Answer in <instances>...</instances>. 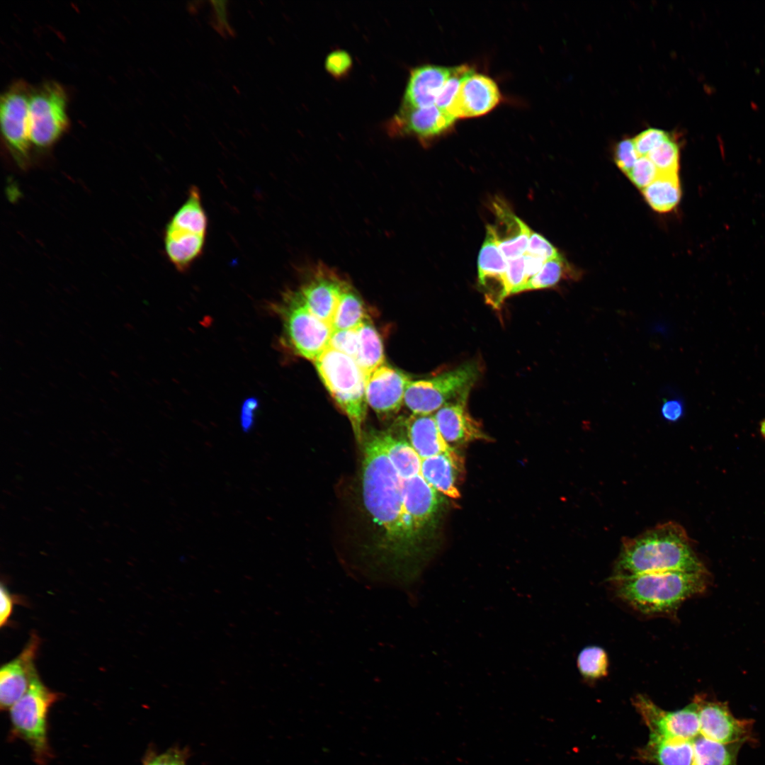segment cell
I'll return each instance as SVG.
<instances>
[{
    "instance_id": "cell-1",
    "label": "cell",
    "mask_w": 765,
    "mask_h": 765,
    "mask_svg": "<svg viewBox=\"0 0 765 765\" xmlns=\"http://www.w3.org/2000/svg\"><path fill=\"white\" fill-rule=\"evenodd\" d=\"M363 453L365 506L384 532L390 552L402 559L409 555L419 533L404 506L402 478L387 455L381 433L367 438Z\"/></svg>"
},
{
    "instance_id": "cell-2",
    "label": "cell",
    "mask_w": 765,
    "mask_h": 765,
    "mask_svg": "<svg viewBox=\"0 0 765 765\" xmlns=\"http://www.w3.org/2000/svg\"><path fill=\"white\" fill-rule=\"evenodd\" d=\"M665 571L708 572L680 524L668 521L635 537L622 539L612 576Z\"/></svg>"
},
{
    "instance_id": "cell-3",
    "label": "cell",
    "mask_w": 765,
    "mask_h": 765,
    "mask_svg": "<svg viewBox=\"0 0 765 765\" xmlns=\"http://www.w3.org/2000/svg\"><path fill=\"white\" fill-rule=\"evenodd\" d=\"M615 595L645 616L673 615L686 599L707 588L708 573L665 571L626 577L612 576Z\"/></svg>"
},
{
    "instance_id": "cell-4",
    "label": "cell",
    "mask_w": 765,
    "mask_h": 765,
    "mask_svg": "<svg viewBox=\"0 0 765 765\" xmlns=\"http://www.w3.org/2000/svg\"><path fill=\"white\" fill-rule=\"evenodd\" d=\"M314 363L324 386L347 416L360 442L368 405L364 373L354 359L329 347Z\"/></svg>"
},
{
    "instance_id": "cell-5",
    "label": "cell",
    "mask_w": 765,
    "mask_h": 765,
    "mask_svg": "<svg viewBox=\"0 0 765 765\" xmlns=\"http://www.w3.org/2000/svg\"><path fill=\"white\" fill-rule=\"evenodd\" d=\"M207 228L208 217L199 189L193 186L165 230L166 254L178 271H186L202 254Z\"/></svg>"
},
{
    "instance_id": "cell-6",
    "label": "cell",
    "mask_w": 765,
    "mask_h": 765,
    "mask_svg": "<svg viewBox=\"0 0 765 765\" xmlns=\"http://www.w3.org/2000/svg\"><path fill=\"white\" fill-rule=\"evenodd\" d=\"M480 374L479 365L469 362L429 379L411 380L405 390L404 404L412 414H431L470 392Z\"/></svg>"
},
{
    "instance_id": "cell-7",
    "label": "cell",
    "mask_w": 765,
    "mask_h": 765,
    "mask_svg": "<svg viewBox=\"0 0 765 765\" xmlns=\"http://www.w3.org/2000/svg\"><path fill=\"white\" fill-rule=\"evenodd\" d=\"M283 320L286 341L298 356L313 363L329 347L330 324L316 317L293 290L276 306Z\"/></svg>"
},
{
    "instance_id": "cell-8",
    "label": "cell",
    "mask_w": 765,
    "mask_h": 765,
    "mask_svg": "<svg viewBox=\"0 0 765 765\" xmlns=\"http://www.w3.org/2000/svg\"><path fill=\"white\" fill-rule=\"evenodd\" d=\"M67 95L63 86L48 81L31 88L29 98V126L31 145L49 147L67 130Z\"/></svg>"
},
{
    "instance_id": "cell-9",
    "label": "cell",
    "mask_w": 765,
    "mask_h": 765,
    "mask_svg": "<svg viewBox=\"0 0 765 765\" xmlns=\"http://www.w3.org/2000/svg\"><path fill=\"white\" fill-rule=\"evenodd\" d=\"M57 698V693L46 687L38 676L26 693L10 708L16 732L28 742L40 760L48 755L47 715Z\"/></svg>"
},
{
    "instance_id": "cell-10",
    "label": "cell",
    "mask_w": 765,
    "mask_h": 765,
    "mask_svg": "<svg viewBox=\"0 0 765 765\" xmlns=\"http://www.w3.org/2000/svg\"><path fill=\"white\" fill-rule=\"evenodd\" d=\"M31 88L17 81L2 94L0 122L6 146L18 162L28 159L31 146L29 126V98Z\"/></svg>"
},
{
    "instance_id": "cell-11",
    "label": "cell",
    "mask_w": 765,
    "mask_h": 765,
    "mask_svg": "<svg viewBox=\"0 0 765 765\" xmlns=\"http://www.w3.org/2000/svg\"><path fill=\"white\" fill-rule=\"evenodd\" d=\"M348 283L334 268L318 263L305 272L301 283L293 290L316 317L331 325L341 296Z\"/></svg>"
},
{
    "instance_id": "cell-12",
    "label": "cell",
    "mask_w": 765,
    "mask_h": 765,
    "mask_svg": "<svg viewBox=\"0 0 765 765\" xmlns=\"http://www.w3.org/2000/svg\"><path fill=\"white\" fill-rule=\"evenodd\" d=\"M633 704L651 735L681 740H693L700 735L698 706L695 698L686 707L667 711L648 697L639 694Z\"/></svg>"
},
{
    "instance_id": "cell-13",
    "label": "cell",
    "mask_w": 765,
    "mask_h": 765,
    "mask_svg": "<svg viewBox=\"0 0 765 765\" xmlns=\"http://www.w3.org/2000/svg\"><path fill=\"white\" fill-rule=\"evenodd\" d=\"M500 100L497 83L472 70L463 79L447 112L455 119L478 117L490 112Z\"/></svg>"
},
{
    "instance_id": "cell-14",
    "label": "cell",
    "mask_w": 765,
    "mask_h": 765,
    "mask_svg": "<svg viewBox=\"0 0 765 765\" xmlns=\"http://www.w3.org/2000/svg\"><path fill=\"white\" fill-rule=\"evenodd\" d=\"M694 698L698 706L700 735L722 743L749 740L752 721L735 718L725 703L700 696Z\"/></svg>"
},
{
    "instance_id": "cell-15",
    "label": "cell",
    "mask_w": 765,
    "mask_h": 765,
    "mask_svg": "<svg viewBox=\"0 0 765 765\" xmlns=\"http://www.w3.org/2000/svg\"><path fill=\"white\" fill-rule=\"evenodd\" d=\"M40 638L31 634L21 652L1 666L0 670V705L3 710L11 708L28 691L38 676L35 659Z\"/></svg>"
},
{
    "instance_id": "cell-16",
    "label": "cell",
    "mask_w": 765,
    "mask_h": 765,
    "mask_svg": "<svg viewBox=\"0 0 765 765\" xmlns=\"http://www.w3.org/2000/svg\"><path fill=\"white\" fill-rule=\"evenodd\" d=\"M469 394L465 393L448 402L434 415L442 436L452 447L475 441L490 440L481 424L472 417L468 410Z\"/></svg>"
},
{
    "instance_id": "cell-17",
    "label": "cell",
    "mask_w": 765,
    "mask_h": 765,
    "mask_svg": "<svg viewBox=\"0 0 765 765\" xmlns=\"http://www.w3.org/2000/svg\"><path fill=\"white\" fill-rule=\"evenodd\" d=\"M410 381L401 370L382 365L366 380L368 404L378 414L397 413L404 403L405 390Z\"/></svg>"
},
{
    "instance_id": "cell-18",
    "label": "cell",
    "mask_w": 765,
    "mask_h": 765,
    "mask_svg": "<svg viewBox=\"0 0 765 765\" xmlns=\"http://www.w3.org/2000/svg\"><path fill=\"white\" fill-rule=\"evenodd\" d=\"M455 120L436 105L422 108L402 106L393 118V124L401 133L412 134L426 140L446 132L453 127Z\"/></svg>"
},
{
    "instance_id": "cell-19",
    "label": "cell",
    "mask_w": 765,
    "mask_h": 765,
    "mask_svg": "<svg viewBox=\"0 0 765 765\" xmlns=\"http://www.w3.org/2000/svg\"><path fill=\"white\" fill-rule=\"evenodd\" d=\"M401 488L406 513L419 534L439 509L441 499L438 492L428 483L421 474L402 479Z\"/></svg>"
},
{
    "instance_id": "cell-20",
    "label": "cell",
    "mask_w": 765,
    "mask_h": 765,
    "mask_svg": "<svg viewBox=\"0 0 765 765\" xmlns=\"http://www.w3.org/2000/svg\"><path fill=\"white\" fill-rule=\"evenodd\" d=\"M496 224L491 229L502 254L511 260L525 254L532 231L499 200L494 203Z\"/></svg>"
},
{
    "instance_id": "cell-21",
    "label": "cell",
    "mask_w": 765,
    "mask_h": 765,
    "mask_svg": "<svg viewBox=\"0 0 765 765\" xmlns=\"http://www.w3.org/2000/svg\"><path fill=\"white\" fill-rule=\"evenodd\" d=\"M453 67L424 64L411 72L402 106L422 108L435 105Z\"/></svg>"
},
{
    "instance_id": "cell-22",
    "label": "cell",
    "mask_w": 765,
    "mask_h": 765,
    "mask_svg": "<svg viewBox=\"0 0 765 765\" xmlns=\"http://www.w3.org/2000/svg\"><path fill=\"white\" fill-rule=\"evenodd\" d=\"M405 425L409 443L421 459L453 450L442 436L434 415L412 414Z\"/></svg>"
},
{
    "instance_id": "cell-23",
    "label": "cell",
    "mask_w": 765,
    "mask_h": 765,
    "mask_svg": "<svg viewBox=\"0 0 765 765\" xmlns=\"http://www.w3.org/2000/svg\"><path fill=\"white\" fill-rule=\"evenodd\" d=\"M460 455L453 450L421 460V474L436 491L452 499L460 497L457 475L462 465Z\"/></svg>"
},
{
    "instance_id": "cell-24",
    "label": "cell",
    "mask_w": 765,
    "mask_h": 765,
    "mask_svg": "<svg viewBox=\"0 0 765 765\" xmlns=\"http://www.w3.org/2000/svg\"><path fill=\"white\" fill-rule=\"evenodd\" d=\"M693 740L669 739L650 734L647 744L638 754L640 759L657 765H692Z\"/></svg>"
},
{
    "instance_id": "cell-25",
    "label": "cell",
    "mask_w": 765,
    "mask_h": 765,
    "mask_svg": "<svg viewBox=\"0 0 765 765\" xmlns=\"http://www.w3.org/2000/svg\"><path fill=\"white\" fill-rule=\"evenodd\" d=\"M507 266L508 261L500 252L493 232L487 226L486 237L477 259L478 280L484 288L489 287L491 283L497 285L499 293L496 307L503 302L504 278Z\"/></svg>"
},
{
    "instance_id": "cell-26",
    "label": "cell",
    "mask_w": 765,
    "mask_h": 765,
    "mask_svg": "<svg viewBox=\"0 0 765 765\" xmlns=\"http://www.w3.org/2000/svg\"><path fill=\"white\" fill-rule=\"evenodd\" d=\"M358 348L356 362L365 375L366 380L376 369L384 365L383 344L376 329L366 319L358 328Z\"/></svg>"
},
{
    "instance_id": "cell-27",
    "label": "cell",
    "mask_w": 765,
    "mask_h": 765,
    "mask_svg": "<svg viewBox=\"0 0 765 765\" xmlns=\"http://www.w3.org/2000/svg\"><path fill=\"white\" fill-rule=\"evenodd\" d=\"M744 742L722 743L699 735L693 740L692 765H737V756Z\"/></svg>"
},
{
    "instance_id": "cell-28",
    "label": "cell",
    "mask_w": 765,
    "mask_h": 765,
    "mask_svg": "<svg viewBox=\"0 0 765 765\" xmlns=\"http://www.w3.org/2000/svg\"><path fill=\"white\" fill-rule=\"evenodd\" d=\"M649 205L659 212L673 210L681 198V187L678 174H659L647 187L642 190Z\"/></svg>"
},
{
    "instance_id": "cell-29",
    "label": "cell",
    "mask_w": 765,
    "mask_h": 765,
    "mask_svg": "<svg viewBox=\"0 0 765 765\" xmlns=\"http://www.w3.org/2000/svg\"><path fill=\"white\" fill-rule=\"evenodd\" d=\"M381 436L387 455L402 479L421 474L422 459L409 443L385 433Z\"/></svg>"
},
{
    "instance_id": "cell-30",
    "label": "cell",
    "mask_w": 765,
    "mask_h": 765,
    "mask_svg": "<svg viewBox=\"0 0 765 765\" xmlns=\"http://www.w3.org/2000/svg\"><path fill=\"white\" fill-rule=\"evenodd\" d=\"M368 318L361 297L349 283L341 296L334 315L331 324L332 330L356 329Z\"/></svg>"
},
{
    "instance_id": "cell-31",
    "label": "cell",
    "mask_w": 765,
    "mask_h": 765,
    "mask_svg": "<svg viewBox=\"0 0 765 765\" xmlns=\"http://www.w3.org/2000/svg\"><path fill=\"white\" fill-rule=\"evenodd\" d=\"M577 664L582 676L588 680H598L608 674V658L606 651L599 646H588L577 656Z\"/></svg>"
},
{
    "instance_id": "cell-32",
    "label": "cell",
    "mask_w": 765,
    "mask_h": 765,
    "mask_svg": "<svg viewBox=\"0 0 765 765\" xmlns=\"http://www.w3.org/2000/svg\"><path fill=\"white\" fill-rule=\"evenodd\" d=\"M565 273L566 266L561 256L548 260L540 272L520 287L516 293L552 288L561 280Z\"/></svg>"
},
{
    "instance_id": "cell-33",
    "label": "cell",
    "mask_w": 765,
    "mask_h": 765,
    "mask_svg": "<svg viewBox=\"0 0 765 765\" xmlns=\"http://www.w3.org/2000/svg\"><path fill=\"white\" fill-rule=\"evenodd\" d=\"M647 157L659 174H678L679 147L672 136L656 146Z\"/></svg>"
},
{
    "instance_id": "cell-34",
    "label": "cell",
    "mask_w": 765,
    "mask_h": 765,
    "mask_svg": "<svg viewBox=\"0 0 765 765\" xmlns=\"http://www.w3.org/2000/svg\"><path fill=\"white\" fill-rule=\"evenodd\" d=\"M472 69L466 64L454 67L452 72L438 94L435 105L446 111L456 95L464 77Z\"/></svg>"
},
{
    "instance_id": "cell-35",
    "label": "cell",
    "mask_w": 765,
    "mask_h": 765,
    "mask_svg": "<svg viewBox=\"0 0 765 765\" xmlns=\"http://www.w3.org/2000/svg\"><path fill=\"white\" fill-rule=\"evenodd\" d=\"M508 266L504 278L502 300L516 291L525 283L524 256L509 260Z\"/></svg>"
},
{
    "instance_id": "cell-36",
    "label": "cell",
    "mask_w": 765,
    "mask_h": 765,
    "mask_svg": "<svg viewBox=\"0 0 765 765\" xmlns=\"http://www.w3.org/2000/svg\"><path fill=\"white\" fill-rule=\"evenodd\" d=\"M329 347L356 360L358 348V336L356 329L333 331Z\"/></svg>"
},
{
    "instance_id": "cell-37",
    "label": "cell",
    "mask_w": 765,
    "mask_h": 765,
    "mask_svg": "<svg viewBox=\"0 0 765 765\" xmlns=\"http://www.w3.org/2000/svg\"><path fill=\"white\" fill-rule=\"evenodd\" d=\"M659 175V171L647 157H639L627 176L634 185L644 189Z\"/></svg>"
},
{
    "instance_id": "cell-38",
    "label": "cell",
    "mask_w": 765,
    "mask_h": 765,
    "mask_svg": "<svg viewBox=\"0 0 765 765\" xmlns=\"http://www.w3.org/2000/svg\"><path fill=\"white\" fill-rule=\"evenodd\" d=\"M670 137L669 133L660 129L647 128L633 138L640 157H647L659 143Z\"/></svg>"
},
{
    "instance_id": "cell-39",
    "label": "cell",
    "mask_w": 765,
    "mask_h": 765,
    "mask_svg": "<svg viewBox=\"0 0 765 765\" xmlns=\"http://www.w3.org/2000/svg\"><path fill=\"white\" fill-rule=\"evenodd\" d=\"M639 156L633 138L619 141L614 148V160L618 167L626 175L632 169Z\"/></svg>"
},
{
    "instance_id": "cell-40",
    "label": "cell",
    "mask_w": 765,
    "mask_h": 765,
    "mask_svg": "<svg viewBox=\"0 0 765 765\" xmlns=\"http://www.w3.org/2000/svg\"><path fill=\"white\" fill-rule=\"evenodd\" d=\"M524 254L538 256L545 261L560 256L555 247L542 235L531 232Z\"/></svg>"
},
{
    "instance_id": "cell-41",
    "label": "cell",
    "mask_w": 765,
    "mask_h": 765,
    "mask_svg": "<svg viewBox=\"0 0 765 765\" xmlns=\"http://www.w3.org/2000/svg\"><path fill=\"white\" fill-rule=\"evenodd\" d=\"M352 60L350 55L344 50H334L329 54L325 60L327 71L334 76H341L351 69Z\"/></svg>"
},
{
    "instance_id": "cell-42",
    "label": "cell",
    "mask_w": 765,
    "mask_h": 765,
    "mask_svg": "<svg viewBox=\"0 0 765 765\" xmlns=\"http://www.w3.org/2000/svg\"><path fill=\"white\" fill-rule=\"evenodd\" d=\"M210 3L213 11L212 23L215 29L223 36H232L234 32L227 18V1H211Z\"/></svg>"
},
{
    "instance_id": "cell-43",
    "label": "cell",
    "mask_w": 765,
    "mask_h": 765,
    "mask_svg": "<svg viewBox=\"0 0 765 765\" xmlns=\"http://www.w3.org/2000/svg\"><path fill=\"white\" fill-rule=\"evenodd\" d=\"M259 402L256 397H249L244 401L240 412V424L244 432L250 431L254 425Z\"/></svg>"
},
{
    "instance_id": "cell-44",
    "label": "cell",
    "mask_w": 765,
    "mask_h": 765,
    "mask_svg": "<svg viewBox=\"0 0 765 765\" xmlns=\"http://www.w3.org/2000/svg\"><path fill=\"white\" fill-rule=\"evenodd\" d=\"M0 625H6L12 614L13 608L17 601L16 596L11 594L6 586L1 584L0 588Z\"/></svg>"
},
{
    "instance_id": "cell-45",
    "label": "cell",
    "mask_w": 765,
    "mask_h": 765,
    "mask_svg": "<svg viewBox=\"0 0 765 765\" xmlns=\"http://www.w3.org/2000/svg\"><path fill=\"white\" fill-rule=\"evenodd\" d=\"M661 414L664 419L671 422L679 420L684 414V404L679 399H669L664 401L661 407Z\"/></svg>"
},
{
    "instance_id": "cell-46",
    "label": "cell",
    "mask_w": 765,
    "mask_h": 765,
    "mask_svg": "<svg viewBox=\"0 0 765 765\" xmlns=\"http://www.w3.org/2000/svg\"><path fill=\"white\" fill-rule=\"evenodd\" d=\"M523 256L525 261L526 283L531 278H533L534 276H536L540 272L546 261L543 258L528 254H523Z\"/></svg>"
},
{
    "instance_id": "cell-47",
    "label": "cell",
    "mask_w": 765,
    "mask_h": 765,
    "mask_svg": "<svg viewBox=\"0 0 765 765\" xmlns=\"http://www.w3.org/2000/svg\"><path fill=\"white\" fill-rule=\"evenodd\" d=\"M169 752L165 753L153 760L151 765H168Z\"/></svg>"
},
{
    "instance_id": "cell-48",
    "label": "cell",
    "mask_w": 765,
    "mask_h": 765,
    "mask_svg": "<svg viewBox=\"0 0 765 765\" xmlns=\"http://www.w3.org/2000/svg\"><path fill=\"white\" fill-rule=\"evenodd\" d=\"M759 433L762 438L765 439V418L759 423Z\"/></svg>"
},
{
    "instance_id": "cell-49",
    "label": "cell",
    "mask_w": 765,
    "mask_h": 765,
    "mask_svg": "<svg viewBox=\"0 0 765 765\" xmlns=\"http://www.w3.org/2000/svg\"><path fill=\"white\" fill-rule=\"evenodd\" d=\"M146 765H151V763L149 762V763L147 764Z\"/></svg>"
}]
</instances>
